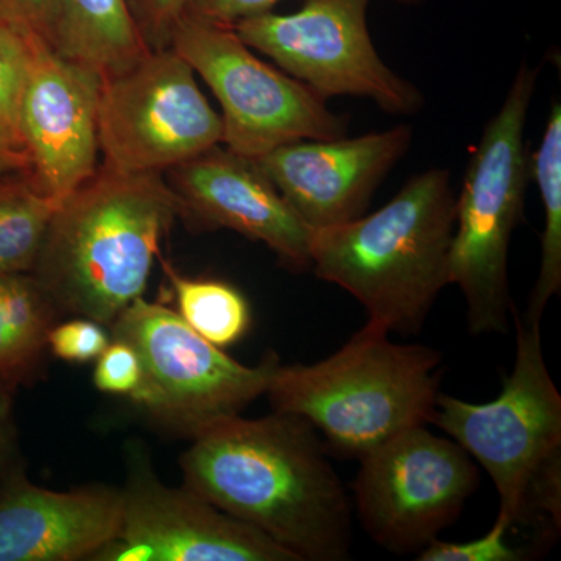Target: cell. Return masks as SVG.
<instances>
[{"mask_svg": "<svg viewBox=\"0 0 561 561\" xmlns=\"http://www.w3.org/2000/svg\"><path fill=\"white\" fill-rule=\"evenodd\" d=\"M194 0H136L133 16L150 50L168 49L173 28L179 24Z\"/></svg>", "mask_w": 561, "mask_h": 561, "instance_id": "4316f807", "label": "cell"}, {"mask_svg": "<svg viewBox=\"0 0 561 561\" xmlns=\"http://www.w3.org/2000/svg\"><path fill=\"white\" fill-rule=\"evenodd\" d=\"M121 522V489L47 490L21 468L0 483V561L90 560Z\"/></svg>", "mask_w": 561, "mask_h": 561, "instance_id": "2e32d148", "label": "cell"}, {"mask_svg": "<svg viewBox=\"0 0 561 561\" xmlns=\"http://www.w3.org/2000/svg\"><path fill=\"white\" fill-rule=\"evenodd\" d=\"M540 190L545 227L541 234V262L531 289L524 320L541 321L549 300L561 289V105L556 102L549 114L545 136L530 161Z\"/></svg>", "mask_w": 561, "mask_h": 561, "instance_id": "d6986e66", "label": "cell"}, {"mask_svg": "<svg viewBox=\"0 0 561 561\" xmlns=\"http://www.w3.org/2000/svg\"><path fill=\"white\" fill-rule=\"evenodd\" d=\"M456 205L445 169L412 176L370 216L312 230L313 272L350 291L390 334H419L449 284Z\"/></svg>", "mask_w": 561, "mask_h": 561, "instance_id": "3957f363", "label": "cell"}, {"mask_svg": "<svg viewBox=\"0 0 561 561\" xmlns=\"http://www.w3.org/2000/svg\"><path fill=\"white\" fill-rule=\"evenodd\" d=\"M179 216L164 173L101 165L58 205L31 273L62 316L110 328L146 294L162 239Z\"/></svg>", "mask_w": 561, "mask_h": 561, "instance_id": "7a4b0ae2", "label": "cell"}, {"mask_svg": "<svg viewBox=\"0 0 561 561\" xmlns=\"http://www.w3.org/2000/svg\"><path fill=\"white\" fill-rule=\"evenodd\" d=\"M0 21L9 22V21L5 20V16H3L2 11H0ZM9 24H10V22H9Z\"/></svg>", "mask_w": 561, "mask_h": 561, "instance_id": "1f68e13d", "label": "cell"}, {"mask_svg": "<svg viewBox=\"0 0 561 561\" xmlns=\"http://www.w3.org/2000/svg\"><path fill=\"white\" fill-rule=\"evenodd\" d=\"M354 491L371 540L398 556L419 553L459 518L479 485L470 454L424 424L365 454Z\"/></svg>", "mask_w": 561, "mask_h": 561, "instance_id": "8fae6325", "label": "cell"}, {"mask_svg": "<svg viewBox=\"0 0 561 561\" xmlns=\"http://www.w3.org/2000/svg\"><path fill=\"white\" fill-rule=\"evenodd\" d=\"M142 364V386L133 404L164 430L194 438L220 421L241 415L267 393L280 365L267 353L254 367L239 364L203 339L162 302L140 297L108 328Z\"/></svg>", "mask_w": 561, "mask_h": 561, "instance_id": "8992f818", "label": "cell"}, {"mask_svg": "<svg viewBox=\"0 0 561 561\" xmlns=\"http://www.w3.org/2000/svg\"><path fill=\"white\" fill-rule=\"evenodd\" d=\"M128 3H130V9H133V5H135L136 0H128Z\"/></svg>", "mask_w": 561, "mask_h": 561, "instance_id": "d6a6232c", "label": "cell"}, {"mask_svg": "<svg viewBox=\"0 0 561 561\" xmlns=\"http://www.w3.org/2000/svg\"><path fill=\"white\" fill-rule=\"evenodd\" d=\"M94 367V386L102 393L135 400L142 386V364L138 353L127 342L111 337V342Z\"/></svg>", "mask_w": 561, "mask_h": 561, "instance_id": "cb8c5ba5", "label": "cell"}, {"mask_svg": "<svg viewBox=\"0 0 561 561\" xmlns=\"http://www.w3.org/2000/svg\"><path fill=\"white\" fill-rule=\"evenodd\" d=\"M169 47L216 95L221 144L236 153L256 160L286 144L346 135V121L328 110L327 99L262 61L230 25L186 14Z\"/></svg>", "mask_w": 561, "mask_h": 561, "instance_id": "ba28073f", "label": "cell"}, {"mask_svg": "<svg viewBox=\"0 0 561 561\" xmlns=\"http://www.w3.org/2000/svg\"><path fill=\"white\" fill-rule=\"evenodd\" d=\"M537 80L538 68L524 62L472 151L457 197L449 284L463 294L472 335L511 330L515 306L508 287V249L524 217L530 179L524 131Z\"/></svg>", "mask_w": 561, "mask_h": 561, "instance_id": "5b68a950", "label": "cell"}, {"mask_svg": "<svg viewBox=\"0 0 561 561\" xmlns=\"http://www.w3.org/2000/svg\"><path fill=\"white\" fill-rule=\"evenodd\" d=\"M24 179L18 169L2 153H0V191L9 187L14 181ZM25 180V179H24Z\"/></svg>", "mask_w": 561, "mask_h": 561, "instance_id": "f546056e", "label": "cell"}, {"mask_svg": "<svg viewBox=\"0 0 561 561\" xmlns=\"http://www.w3.org/2000/svg\"><path fill=\"white\" fill-rule=\"evenodd\" d=\"M0 11L28 38L43 41L57 50L60 0H0Z\"/></svg>", "mask_w": 561, "mask_h": 561, "instance_id": "484cf974", "label": "cell"}, {"mask_svg": "<svg viewBox=\"0 0 561 561\" xmlns=\"http://www.w3.org/2000/svg\"><path fill=\"white\" fill-rule=\"evenodd\" d=\"M368 321L328 359L279 365L267 397L273 411L309 421L343 457L362 459L394 435L431 423L442 353L398 345Z\"/></svg>", "mask_w": 561, "mask_h": 561, "instance_id": "277c9868", "label": "cell"}, {"mask_svg": "<svg viewBox=\"0 0 561 561\" xmlns=\"http://www.w3.org/2000/svg\"><path fill=\"white\" fill-rule=\"evenodd\" d=\"M411 144L412 128L398 125L353 139L298 140L254 161L298 217L320 230L364 216Z\"/></svg>", "mask_w": 561, "mask_h": 561, "instance_id": "9a60e30c", "label": "cell"}, {"mask_svg": "<svg viewBox=\"0 0 561 561\" xmlns=\"http://www.w3.org/2000/svg\"><path fill=\"white\" fill-rule=\"evenodd\" d=\"M122 522L92 561H300L186 485H165L140 442L125 445Z\"/></svg>", "mask_w": 561, "mask_h": 561, "instance_id": "7c38bea8", "label": "cell"}, {"mask_svg": "<svg viewBox=\"0 0 561 561\" xmlns=\"http://www.w3.org/2000/svg\"><path fill=\"white\" fill-rule=\"evenodd\" d=\"M24 468L14 419V391L0 382V483Z\"/></svg>", "mask_w": 561, "mask_h": 561, "instance_id": "f1b7e54d", "label": "cell"}, {"mask_svg": "<svg viewBox=\"0 0 561 561\" xmlns=\"http://www.w3.org/2000/svg\"><path fill=\"white\" fill-rule=\"evenodd\" d=\"M180 216L202 230H231L267 245L291 272L312 268V230L256 161L214 146L164 172Z\"/></svg>", "mask_w": 561, "mask_h": 561, "instance_id": "5bb4252c", "label": "cell"}, {"mask_svg": "<svg viewBox=\"0 0 561 561\" xmlns=\"http://www.w3.org/2000/svg\"><path fill=\"white\" fill-rule=\"evenodd\" d=\"M32 66V38L0 21V153L24 176L20 117Z\"/></svg>", "mask_w": 561, "mask_h": 561, "instance_id": "7402d4cb", "label": "cell"}, {"mask_svg": "<svg viewBox=\"0 0 561 561\" xmlns=\"http://www.w3.org/2000/svg\"><path fill=\"white\" fill-rule=\"evenodd\" d=\"M175 295L181 319L213 345L225 348L241 341L251 323L250 305L227 280L181 275L160 256Z\"/></svg>", "mask_w": 561, "mask_h": 561, "instance_id": "ffe728a7", "label": "cell"}, {"mask_svg": "<svg viewBox=\"0 0 561 561\" xmlns=\"http://www.w3.org/2000/svg\"><path fill=\"white\" fill-rule=\"evenodd\" d=\"M180 467L187 489L298 560L350 559V497L302 416L220 421L192 438Z\"/></svg>", "mask_w": 561, "mask_h": 561, "instance_id": "6da1fadb", "label": "cell"}, {"mask_svg": "<svg viewBox=\"0 0 561 561\" xmlns=\"http://www.w3.org/2000/svg\"><path fill=\"white\" fill-rule=\"evenodd\" d=\"M60 7L57 50L101 77L149 54L128 0H60Z\"/></svg>", "mask_w": 561, "mask_h": 561, "instance_id": "ac0fdd59", "label": "cell"}, {"mask_svg": "<svg viewBox=\"0 0 561 561\" xmlns=\"http://www.w3.org/2000/svg\"><path fill=\"white\" fill-rule=\"evenodd\" d=\"M516 357L500 397L483 404L438 393L431 423L451 435L486 471L500 494V515L523 522L527 491L561 457V397L542 353L541 321L513 308Z\"/></svg>", "mask_w": 561, "mask_h": 561, "instance_id": "52a82bcc", "label": "cell"}, {"mask_svg": "<svg viewBox=\"0 0 561 561\" xmlns=\"http://www.w3.org/2000/svg\"><path fill=\"white\" fill-rule=\"evenodd\" d=\"M279 2L283 0H194L187 14L232 27L247 18L268 13Z\"/></svg>", "mask_w": 561, "mask_h": 561, "instance_id": "83f0119b", "label": "cell"}, {"mask_svg": "<svg viewBox=\"0 0 561 561\" xmlns=\"http://www.w3.org/2000/svg\"><path fill=\"white\" fill-rule=\"evenodd\" d=\"M221 117L175 50H150L102 77L99 144L103 165L122 173H164L219 146Z\"/></svg>", "mask_w": 561, "mask_h": 561, "instance_id": "9c48e42d", "label": "cell"}, {"mask_svg": "<svg viewBox=\"0 0 561 561\" xmlns=\"http://www.w3.org/2000/svg\"><path fill=\"white\" fill-rule=\"evenodd\" d=\"M58 205L24 179L0 191V278L33 271Z\"/></svg>", "mask_w": 561, "mask_h": 561, "instance_id": "44dd1931", "label": "cell"}, {"mask_svg": "<svg viewBox=\"0 0 561 561\" xmlns=\"http://www.w3.org/2000/svg\"><path fill=\"white\" fill-rule=\"evenodd\" d=\"M511 523L497 515L489 534L465 542L434 540L419 552V561H519L522 552L515 551L505 541Z\"/></svg>", "mask_w": 561, "mask_h": 561, "instance_id": "603a6c76", "label": "cell"}, {"mask_svg": "<svg viewBox=\"0 0 561 561\" xmlns=\"http://www.w3.org/2000/svg\"><path fill=\"white\" fill-rule=\"evenodd\" d=\"M62 312L32 273L0 278V382L16 393L39 381L49 332Z\"/></svg>", "mask_w": 561, "mask_h": 561, "instance_id": "e0dca14e", "label": "cell"}, {"mask_svg": "<svg viewBox=\"0 0 561 561\" xmlns=\"http://www.w3.org/2000/svg\"><path fill=\"white\" fill-rule=\"evenodd\" d=\"M390 2L402 3V5H419V3L426 2V0H390Z\"/></svg>", "mask_w": 561, "mask_h": 561, "instance_id": "4dcf8cb0", "label": "cell"}, {"mask_svg": "<svg viewBox=\"0 0 561 561\" xmlns=\"http://www.w3.org/2000/svg\"><path fill=\"white\" fill-rule=\"evenodd\" d=\"M371 0H306L290 14L268 13L232 25L251 49L323 99L356 95L390 114H413L424 99L379 57L368 32Z\"/></svg>", "mask_w": 561, "mask_h": 561, "instance_id": "30bf717a", "label": "cell"}, {"mask_svg": "<svg viewBox=\"0 0 561 561\" xmlns=\"http://www.w3.org/2000/svg\"><path fill=\"white\" fill-rule=\"evenodd\" d=\"M110 342L108 328L98 321L84 319V317L58 321L51 328L49 339H47L51 356L69 362V364L94 362Z\"/></svg>", "mask_w": 561, "mask_h": 561, "instance_id": "d4e9b609", "label": "cell"}, {"mask_svg": "<svg viewBox=\"0 0 561 561\" xmlns=\"http://www.w3.org/2000/svg\"><path fill=\"white\" fill-rule=\"evenodd\" d=\"M101 73L32 38L22 99L24 179L51 201H65L98 172Z\"/></svg>", "mask_w": 561, "mask_h": 561, "instance_id": "4fadbf2b", "label": "cell"}]
</instances>
